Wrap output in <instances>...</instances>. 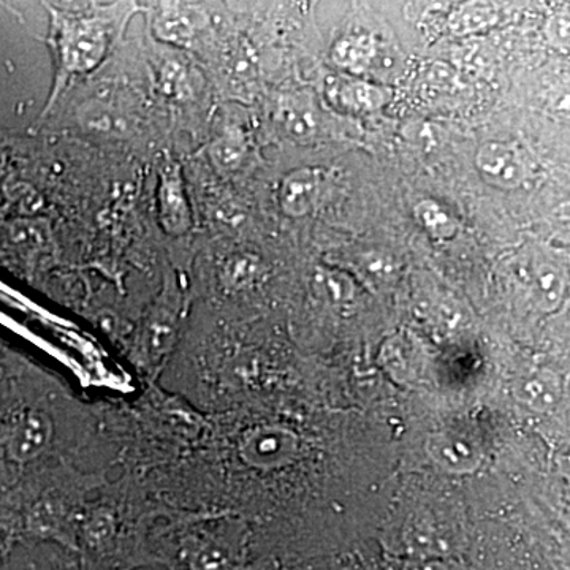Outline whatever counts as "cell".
I'll list each match as a JSON object with an SVG mask.
<instances>
[{
    "label": "cell",
    "mask_w": 570,
    "mask_h": 570,
    "mask_svg": "<svg viewBox=\"0 0 570 570\" xmlns=\"http://www.w3.org/2000/svg\"><path fill=\"white\" fill-rule=\"evenodd\" d=\"M156 564L170 570H247L249 546L242 528L232 524L179 532L153 549Z\"/></svg>",
    "instance_id": "6da1fadb"
},
{
    "label": "cell",
    "mask_w": 570,
    "mask_h": 570,
    "mask_svg": "<svg viewBox=\"0 0 570 570\" xmlns=\"http://www.w3.org/2000/svg\"><path fill=\"white\" fill-rule=\"evenodd\" d=\"M55 423L47 409L21 406L3 415L2 448L10 464L41 459L55 441Z\"/></svg>",
    "instance_id": "7a4b0ae2"
},
{
    "label": "cell",
    "mask_w": 570,
    "mask_h": 570,
    "mask_svg": "<svg viewBox=\"0 0 570 570\" xmlns=\"http://www.w3.org/2000/svg\"><path fill=\"white\" fill-rule=\"evenodd\" d=\"M59 55L69 71H88L102 61L108 36L96 20H63L59 26Z\"/></svg>",
    "instance_id": "3957f363"
},
{
    "label": "cell",
    "mask_w": 570,
    "mask_h": 570,
    "mask_svg": "<svg viewBox=\"0 0 570 570\" xmlns=\"http://www.w3.org/2000/svg\"><path fill=\"white\" fill-rule=\"evenodd\" d=\"M483 181L499 190H517L530 178V165L515 142L487 141L475 154Z\"/></svg>",
    "instance_id": "277c9868"
},
{
    "label": "cell",
    "mask_w": 570,
    "mask_h": 570,
    "mask_svg": "<svg viewBox=\"0 0 570 570\" xmlns=\"http://www.w3.org/2000/svg\"><path fill=\"white\" fill-rule=\"evenodd\" d=\"M528 279L539 306L546 311L554 309L561 305L568 292V265L550 247H539L528 264Z\"/></svg>",
    "instance_id": "5b68a950"
},
{
    "label": "cell",
    "mask_w": 570,
    "mask_h": 570,
    "mask_svg": "<svg viewBox=\"0 0 570 570\" xmlns=\"http://www.w3.org/2000/svg\"><path fill=\"white\" fill-rule=\"evenodd\" d=\"M328 174L322 167H302L291 171L279 187V205L291 217H305L316 208L324 194Z\"/></svg>",
    "instance_id": "8992f818"
},
{
    "label": "cell",
    "mask_w": 570,
    "mask_h": 570,
    "mask_svg": "<svg viewBox=\"0 0 570 570\" xmlns=\"http://www.w3.org/2000/svg\"><path fill=\"white\" fill-rule=\"evenodd\" d=\"M159 217L165 230L171 235H181L193 225L189 202L175 164H168L160 171Z\"/></svg>",
    "instance_id": "52a82bcc"
},
{
    "label": "cell",
    "mask_w": 570,
    "mask_h": 570,
    "mask_svg": "<svg viewBox=\"0 0 570 570\" xmlns=\"http://www.w3.org/2000/svg\"><path fill=\"white\" fill-rule=\"evenodd\" d=\"M326 94L337 108L360 115L376 111L389 100V89L384 86L371 85L356 78H333L328 81Z\"/></svg>",
    "instance_id": "ba28073f"
},
{
    "label": "cell",
    "mask_w": 570,
    "mask_h": 570,
    "mask_svg": "<svg viewBox=\"0 0 570 570\" xmlns=\"http://www.w3.org/2000/svg\"><path fill=\"white\" fill-rule=\"evenodd\" d=\"M377 56V43L370 33H347L332 47V61L351 73H365Z\"/></svg>",
    "instance_id": "9c48e42d"
},
{
    "label": "cell",
    "mask_w": 570,
    "mask_h": 570,
    "mask_svg": "<svg viewBox=\"0 0 570 570\" xmlns=\"http://www.w3.org/2000/svg\"><path fill=\"white\" fill-rule=\"evenodd\" d=\"M428 450L434 461L449 471H471L479 463L478 455L466 442L460 441V438L449 436V434H436L431 438Z\"/></svg>",
    "instance_id": "30bf717a"
},
{
    "label": "cell",
    "mask_w": 570,
    "mask_h": 570,
    "mask_svg": "<svg viewBox=\"0 0 570 570\" xmlns=\"http://www.w3.org/2000/svg\"><path fill=\"white\" fill-rule=\"evenodd\" d=\"M414 217L420 227L439 242H449L459 234V219L444 205L439 204L433 198L420 200L415 205Z\"/></svg>",
    "instance_id": "8fae6325"
},
{
    "label": "cell",
    "mask_w": 570,
    "mask_h": 570,
    "mask_svg": "<svg viewBox=\"0 0 570 570\" xmlns=\"http://www.w3.org/2000/svg\"><path fill=\"white\" fill-rule=\"evenodd\" d=\"M281 121L285 132L296 140H309L317 130V115L314 105L305 97L296 96L285 100L281 107Z\"/></svg>",
    "instance_id": "7c38bea8"
},
{
    "label": "cell",
    "mask_w": 570,
    "mask_h": 570,
    "mask_svg": "<svg viewBox=\"0 0 570 570\" xmlns=\"http://www.w3.org/2000/svg\"><path fill=\"white\" fill-rule=\"evenodd\" d=\"M195 29H197V22L178 7H168V9L160 11V13H157L156 21H154L156 36L160 40L176 45H184L193 39Z\"/></svg>",
    "instance_id": "4fadbf2b"
},
{
    "label": "cell",
    "mask_w": 570,
    "mask_h": 570,
    "mask_svg": "<svg viewBox=\"0 0 570 570\" xmlns=\"http://www.w3.org/2000/svg\"><path fill=\"white\" fill-rule=\"evenodd\" d=\"M258 275V258L250 254L232 255L225 262L223 281L232 291L249 287Z\"/></svg>",
    "instance_id": "5bb4252c"
},
{
    "label": "cell",
    "mask_w": 570,
    "mask_h": 570,
    "mask_svg": "<svg viewBox=\"0 0 570 570\" xmlns=\"http://www.w3.org/2000/svg\"><path fill=\"white\" fill-rule=\"evenodd\" d=\"M246 145L242 135L228 132L223 135L219 140L214 141L212 148V157L214 163L219 165L224 170H234L242 164L245 157Z\"/></svg>",
    "instance_id": "9a60e30c"
},
{
    "label": "cell",
    "mask_w": 570,
    "mask_h": 570,
    "mask_svg": "<svg viewBox=\"0 0 570 570\" xmlns=\"http://www.w3.org/2000/svg\"><path fill=\"white\" fill-rule=\"evenodd\" d=\"M543 33L551 47L570 51V10L557 11L551 14L546 22Z\"/></svg>",
    "instance_id": "2e32d148"
},
{
    "label": "cell",
    "mask_w": 570,
    "mask_h": 570,
    "mask_svg": "<svg viewBox=\"0 0 570 570\" xmlns=\"http://www.w3.org/2000/svg\"><path fill=\"white\" fill-rule=\"evenodd\" d=\"M523 390L527 393V400L538 404V407L550 406L557 400L558 387L550 377L540 376L535 381L528 382Z\"/></svg>",
    "instance_id": "e0dca14e"
},
{
    "label": "cell",
    "mask_w": 570,
    "mask_h": 570,
    "mask_svg": "<svg viewBox=\"0 0 570 570\" xmlns=\"http://www.w3.org/2000/svg\"><path fill=\"white\" fill-rule=\"evenodd\" d=\"M491 18L490 10H471V11H461L459 18H456V26H459L460 31H469V29H480L482 26L489 24Z\"/></svg>",
    "instance_id": "ac0fdd59"
},
{
    "label": "cell",
    "mask_w": 570,
    "mask_h": 570,
    "mask_svg": "<svg viewBox=\"0 0 570 570\" xmlns=\"http://www.w3.org/2000/svg\"><path fill=\"white\" fill-rule=\"evenodd\" d=\"M549 108L554 115L570 119V81L551 92Z\"/></svg>",
    "instance_id": "d6986e66"
},
{
    "label": "cell",
    "mask_w": 570,
    "mask_h": 570,
    "mask_svg": "<svg viewBox=\"0 0 570 570\" xmlns=\"http://www.w3.org/2000/svg\"><path fill=\"white\" fill-rule=\"evenodd\" d=\"M183 67L178 63H168L163 71V86L165 91L176 94L181 89L184 73Z\"/></svg>",
    "instance_id": "ffe728a7"
},
{
    "label": "cell",
    "mask_w": 570,
    "mask_h": 570,
    "mask_svg": "<svg viewBox=\"0 0 570 570\" xmlns=\"http://www.w3.org/2000/svg\"><path fill=\"white\" fill-rule=\"evenodd\" d=\"M562 216H564V219L570 220V202L564 205V208L561 209Z\"/></svg>",
    "instance_id": "44dd1931"
},
{
    "label": "cell",
    "mask_w": 570,
    "mask_h": 570,
    "mask_svg": "<svg viewBox=\"0 0 570 570\" xmlns=\"http://www.w3.org/2000/svg\"><path fill=\"white\" fill-rule=\"evenodd\" d=\"M6 570H7V569H6ZM9 570H11V569H9Z\"/></svg>",
    "instance_id": "7402d4cb"
}]
</instances>
